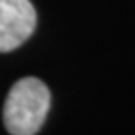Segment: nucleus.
Segmentation results:
<instances>
[{
	"label": "nucleus",
	"instance_id": "1",
	"mask_svg": "<svg viewBox=\"0 0 135 135\" xmlns=\"http://www.w3.org/2000/svg\"><path fill=\"white\" fill-rule=\"evenodd\" d=\"M51 93L37 77H23L11 88L4 104V125L12 135H35L49 112Z\"/></svg>",
	"mask_w": 135,
	"mask_h": 135
},
{
	"label": "nucleus",
	"instance_id": "2",
	"mask_svg": "<svg viewBox=\"0 0 135 135\" xmlns=\"http://www.w3.org/2000/svg\"><path fill=\"white\" fill-rule=\"evenodd\" d=\"M37 12L30 0H0V53L18 49L30 39Z\"/></svg>",
	"mask_w": 135,
	"mask_h": 135
}]
</instances>
